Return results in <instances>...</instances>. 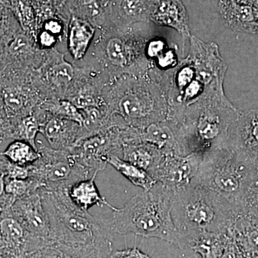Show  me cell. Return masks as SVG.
<instances>
[{"instance_id":"1","label":"cell","mask_w":258,"mask_h":258,"mask_svg":"<svg viewBox=\"0 0 258 258\" xmlns=\"http://www.w3.org/2000/svg\"><path fill=\"white\" fill-rule=\"evenodd\" d=\"M186 57L174 69L164 71L162 89L169 114L176 122L190 107L204 101L226 98L224 82L227 64L215 42L191 35Z\"/></svg>"},{"instance_id":"2","label":"cell","mask_w":258,"mask_h":258,"mask_svg":"<svg viewBox=\"0 0 258 258\" xmlns=\"http://www.w3.org/2000/svg\"><path fill=\"white\" fill-rule=\"evenodd\" d=\"M174 195V190L157 182L152 189L136 195L123 208L113 211V233L154 237L186 249L171 215Z\"/></svg>"},{"instance_id":"3","label":"cell","mask_w":258,"mask_h":258,"mask_svg":"<svg viewBox=\"0 0 258 258\" xmlns=\"http://www.w3.org/2000/svg\"><path fill=\"white\" fill-rule=\"evenodd\" d=\"M38 191L48 217L52 245H96L113 251L111 222L91 216L76 206L68 191H50L44 187Z\"/></svg>"},{"instance_id":"4","label":"cell","mask_w":258,"mask_h":258,"mask_svg":"<svg viewBox=\"0 0 258 258\" xmlns=\"http://www.w3.org/2000/svg\"><path fill=\"white\" fill-rule=\"evenodd\" d=\"M240 110L228 98L204 101L187 108L176 122L188 154L231 148Z\"/></svg>"},{"instance_id":"5","label":"cell","mask_w":258,"mask_h":258,"mask_svg":"<svg viewBox=\"0 0 258 258\" xmlns=\"http://www.w3.org/2000/svg\"><path fill=\"white\" fill-rule=\"evenodd\" d=\"M171 215L186 249L187 240L198 232L227 233L237 213L211 190L192 184L174 191Z\"/></svg>"},{"instance_id":"6","label":"cell","mask_w":258,"mask_h":258,"mask_svg":"<svg viewBox=\"0 0 258 258\" xmlns=\"http://www.w3.org/2000/svg\"><path fill=\"white\" fill-rule=\"evenodd\" d=\"M252 170V164L244 160L235 149H215L203 154L192 184L211 190L231 205L237 215Z\"/></svg>"},{"instance_id":"7","label":"cell","mask_w":258,"mask_h":258,"mask_svg":"<svg viewBox=\"0 0 258 258\" xmlns=\"http://www.w3.org/2000/svg\"><path fill=\"white\" fill-rule=\"evenodd\" d=\"M38 160L30 166V178L50 191H68L78 181L91 178L88 169L80 164L72 149L37 147Z\"/></svg>"},{"instance_id":"8","label":"cell","mask_w":258,"mask_h":258,"mask_svg":"<svg viewBox=\"0 0 258 258\" xmlns=\"http://www.w3.org/2000/svg\"><path fill=\"white\" fill-rule=\"evenodd\" d=\"M121 131L117 133L96 134L83 139L71 149L81 165L92 175L98 174L106 169L112 156L122 157Z\"/></svg>"},{"instance_id":"9","label":"cell","mask_w":258,"mask_h":258,"mask_svg":"<svg viewBox=\"0 0 258 258\" xmlns=\"http://www.w3.org/2000/svg\"><path fill=\"white\" fill-rule=\"evenodd\" d=\"M203 155L191 153L186 156L164 154L151 176L169 189H182L192 184Z\"/></svg>"},{"instance_id":"10","label":"cell","mask_w":258,"mask_h":258,"mask_svg":"<svg viewBox=\"0 0 258 258\" xmlns=\"http://www.w3.org/2000/svg\"><path fill=\"white\" fill-rule=\"evenodd\" d=\"M1 217H13L34 238L47 246L52 245L48 217L38 190L19 199L9 212Z\"/></svg>"},{"instance_id":"11","label":"cell","mask_w":258,"mask_h":258,"mask_svg":"<svg viewBox=\"0 0 258 258\" xmlns=\"http://www.w3.org/2000/svg\"><path fill=\"white\" fill-rule=\"evenodd\" d=\"M231 148L244 160L258 163V108L240 110L231 135Z\"/></svg>"},{"instance_id":"12","label":"cell","mask_w":258,"mask_h":258,"mask_svg":"<svg viewBox=\"0 0 258 258\" xmlns=\"http://www.w3.org/2000/svg\"><path fill=\"white\" fill-rule=\"evenodd\" d=\"M139 136L140 143L154 146L164 154L188 155L179 126L172 120L155 122L139 128Z\"/></svg>"},{"instance_id":"13","label":"cell","mask_w":258,"mask_h":258,"mask_svg":"<svg viewBox=\"0 0 258 258\" xmlns=\"http://www.w3.org/2000/svg\"><path fill=\"white\" fill-rule=\"evenodd\" d=\"M149 20L158 25L174 29L183 40L191 36L189 15L181 0H157Z\"/></svg>"},{"instance_id":"14","label":"cell","mask_w":258,"mask_h":258,"mask_svg":"<svg viewBox=\"0 0 258 258\" xmlns=\"http://www.w3.org/2000/svg\"><path fill=\"white\" fill-rule=\"evenodd\" d=\"M240 258H258V223L243 214H238L227 231Z\"/></svg>"},{"instance_id":"15","label":"cell","mask_w":258,"mask_h":258,"mask_svg":"<svg viewBox=\"0 0 258 258\" xmlns=\"http://www.w3.org/2000/svg\"><path fill=\"white\" fill-rule=\"evenodd\" d=\"M32 237L12 217H1V258H22Z\"/></svg>"},{"instance_id":"16","label":"cell","mask_w":258,"mask_h":258,"mask_svg":"<svg viewBox=\"0 0 258 258\" xmlns=\"http://www.w3.org/2000/svg\"><path fill=\"white\" fill-rule=\"evenodd\" d=\"M218 8L226 26L235 31L257 35L258 8L230 0L219 1Z\"/></svg>"},{"instance_id":"17","label":"cell","mask_w":258,"mask_h":258,"mask_svg":"<svg viewBox=\"0 0 258 258\" xmlns=\"http://www.w3.org/2000/svg\"><path fill=\"white\" fill-rule=\"evenodd\" d=\"M76 122L53 116L40 124V132L55 149H73L80 141Z\"/></svg>"},{"instance_id":"18","label":"cell","mask_w":258,"mask_h":258,"mask_svg":"<svg viewBox=\"0 0 258 258\" xmlns=\"http://www.w3.org/2000/svg\"><path fill=\"white\" fill-rule=\"evenodd\" d=\"M230 240L227 233L203 231L190 237L186 249H191L200 258H221Z\"/></svg>"},{"instance_id":"19","label":"cell","mask_w":258,"mask_h":258,"mask_svg":"<svg viewBox=\"0 0 258 258\" xmlns=\"http://www.w3.org/2000/svg\"><path fill=\"white\" fill-rule=\"evenodd\" d=\"M96 176L97 174H95L91 178L81 180L73 185L69 190L70 198L76 206L84 211L88 212L92 207L104 205L114 211L117 208L108 203L98 191L95 182Z\"/></svg>"},{"instance_id":"20","label":"cell","mask_w":258,"mask_h":258,"mask_svg":"<svg viewBox=\"0 0 258 258\" xmlns=\"http://www.w3.org/2000/svg\"><path fill=\"white\" fill-rule=\"evenodd\" d=\"M164 154L154 146L141 143L124 146L121 158L123 160L144 169L151 176Z\"/></svg>"},{"instance_id":"21","label":"cell","mask_w":258,"mask_h":258,"mask_svg":"<svg viewBox=\"0 0 258 258\" xmlns=\"http://www.w3.org/2000/svg\"><path fill=\"white\" fill-rule=\"evenodd\" d=\"M92 25L82 19L74 18L70 25L69 47L76 60L82 58L94 36Z\"/></svg>"},{"instance_id":"22","label":"cell","mask_w":258,"mask_h":258,"mask_svg":"<svg viewBox=\"0 0 258 258\" xmlns=\"http://www.w3.org/2000/svg\"><path fill=\"white\" fill-rule=\"evenodd\" d=\"M108 164H111L115 168V170L118 171L132 184L142 188L144 191L152 189L157 183L147 171L131 164L128 161L123 160L118 156H112L110 157L108 159Z\"/></svg>"},{"instance_id":"23","label":"cell","mask_w":258,"mask_h":258,"mask_svg":"<svg viewBox=\"0 0 258 258\" xmlns=\"http://www.w3.org/2000/svg\"><path fill=\"white\" fill-rule=\"evenodd\" d=\"M1 154L12 162L23 166L33 164L40 157L37 149L28 142L22 140H15L12 142Z\"/></svg>"},{"instance_id":"24","label":"cell","mask_w":258,"mask_h":258,"mask_svg":"<svg viewBox=\"0 0 258 258\" xmlns=\"http://www.w3.org/2000/svg\"><path fill=\"white\" fill-rule=\"evenodd\" d=\"M238 214H243L258 222V163L252 164V174Z\"/></svg>"},{"instance_id":"25","label":"cell","mask_w":258,"mask_h":258,"mask_svg":"<svg viewBox=\"0 0 258 258\" xmlns=\"http://www.w3.org/2000/svg\"><path fill=\"white\" fill-rule=\"evenodd\" d=\"M42 184L37 180L8 179L1 176V192L6 193L15 200L35 192L42 188Z\"/></svg>"},{"instance_id":"26","label":"cell","mask_w":258,"mask_h":258,"mask_svg":"<svg viewBox=\"0 0 258 258\" xmlns=\"http://www.w3.org/2000/svg\"><path fill=\"white\" fill-rule=\"evenodd\" d=\"M57 251V258H106L112 251L96 245L73 246L53 244Z\"/></svg>"},{"instance_id":"27","label":"cell","mask_w":258,"mask_h":258,"mask_svg":"<svg viewBox=\"0 0 258 258\" xmlns=\"http://www.w3.org/2000/svg\"><path fill=\"white\" fill-rule=\"evenodd\" d=\"M40 124L38 118L35 115H28L24 117L13 127V136L17 137V140L25 141L37 149L36 137L40 132Z\"/></svg>"},{"instance_id":"28","label":"cell","mask_w":258,"mask_h":258,"mask_svg":"<svg viewBox=\"0 0 258 258\" xmlns=\"http://www.w3.org/2000/svg\"><path fill=\"white\" fill-rule=\"evenodd\" d=\"M134 49L118 37L112 38L107 45V54L113 64L119 67H125L132 63Z\"/></svg>"},{"instance_id":"29","label":"cell","mask_w":258,"mask_h":258,"mask_svg":"<svg viewBox=\"0 0 258 258\" xmlns=\"http://www.w3.org/2000/svg\"><path fill=\"white\" fill-rule=\"evenodd\" d=\"M47 110L58 118L71 120L79 123L82 126L84 117L83 113L79 111L77 107L74 103L66 101H58L50 103L47 106Z\"/></svg>"},{"instance_id":"30","label":"cell","mask_w":258,"mask_h":258,"mask_svg":"<svg viewBox=\"0 0 258 258\" xmlns=\"http://www.w3.org/2000/svg\"><path fill=\"white\" fill-rule=\"evenodd\" d=\"M1 176L8 179H27L30 178V166L18 165L1 154L0 157Z\"/></svg>"},{"instance_id":"31","label":"cell","mask_w":258,"mask_h":258,"mask_svg":"<svg viewBox=\"0 0 258 258\" xmlns=\"http://www.w3.org/2000/svg\"><path fill=\"white\" fill-rule=\"evenodd\" d=\"M74 77V69L72 66L67 62L56 64L51 71V78L57 85H66L71 82Z\"/></svg>"},{"instance_id":"32","label":"cell","mask_w":258,"mask_h":258,"mask_svg":"<svg viewBox=\"0 0 258 258\" xmlns=\"http://www.w3.org/2000/svg\"><path fill=\"white\" fill-rule=\"evenodd\" d=\"M5 106L8 108V113L12 115H18L21 112L24 107V100L18 91L9 89L4 93Z\"/></svg>"},{"instance_id":"33","label":"cell","mask_w":258,"mask_h":258,"mask_svg":"<svg viewBox=\"0 0 258 258\" xmlns=\"http://www.w3.org/2000/svg\"><path fill=\"white\" fill-rule=\"evenodd\" d=\"M155 61L157 67L163 71L174 69L179 62L176 49L170 47L158 57Z\"/></svg>"},{"instance_id":"34","label":"cell","mask_w":258,"mask_h":258,"mask_svg":"<svg viewBox=\"0 0 258 258\" xmlns=\"http://www.w3.org/2000/svg\"><path fill=\"white\" fill-rule=\"evenodd\" d=\"M169 47V45L164 39H152L146 45L145 55L147 58L155 60Z\"/></svg>"},{"instance_id":"35","label":"cell","mask_w":258,"mask_h":258,"mask_svg":"<svg viewBox=\"0 0 258 258\" xmlns=\"http://www.w3.org/2000/svg\"><path fill=\"white\" fill-rule=\"evenodd\" d=\"M9 50L14 55L26 54L30 50V44L28 37L23 35H20L15 37L10 44Z\"/></svg>"},{"instance_id":"36","label":"cell","mask_w":258,"mask_h":258,"mask_svg":"<svg viewBox=\"0 0 258 258\" xmlns=\"http://www.w3.org/2000/svg\"><path fill=\"white\" fill-rule=\"evenodd\" d=\"M106 258H152L137 247L112 251Z\"/></svg>"},{"instance_id":"37","label":"cell","mask_w":258,"mask_h":258,"mask_svg":"<svg viewBox=\"0 0 258 258\" xmlns=\"http://www.w3.org/2000/svg\"><path fill=\"white\" fill-rule=\"evenodd\" d=\"M74 104L78 108L85 109V108H90V107H96V101L90 95H82L76 98L75 100Z\"/></svg>"},{"instance_id":"38","label":"cell","mask_w":258,"mask_h":258,"mask_svg":"<svg viewBox=\"0 0 258 258\" xmlns=\"http://www.w3.org/2000/svg\"><path fill=\"white\" fill-rule=\"evenodd\" d=\"M45 30L50 32L52 35H58L62 30V25L60 22L55 20H47L44 25Z\"/></svg>"},{"instance_id":"39","label":"cell","mask_w":258,"mask_h":258,"mask_svg":"<svg viewBox=\"0 0 258 258\" xmlns=\"http://www.w3.org/2000/svg\"><path fill=\"white\" fill-rule=\"evenodd\" d=\"M40 42L42 46L45 47H50L55 44V35H52L50 32L44 30L40 35Z\"/></svg>"},{"instance_id":"40","label":"cell","mask_w":258,"mask_h":258,"mask_svg":"<svg viewBox=\"0 0 258 258\" xmlns=\"http://www.w3.org/2000/svg\"><path fill=\"white\" fill-rule=\"evenodd\" d=\"M221 258H240L237 247H236L235 244H234L233 241L232 240L231 237L230 242L227 244V247H226L225 252L222 254Z\"/></svg>"},{"instance_id":"41","label":"cell","mask_w":258,"mask_h":258,"mask_svg":"<svg viewBox=\"0 0 258 258\" xmlns=\"http://www.w3.org/2000/svg\"><path fill=\"white\" fill-rule=\"evenodd\" d=\"M219 1H223V0H219ZM230 1L237 4L249 5V6L258 8V0H230Z\"/></svg>"},{"instance_id":"42","label":"cell","mask_w":258,"mask_h":258,"mask_svg":"<svg viewBox=\"0 0 258 258\" xmlns=\"http://www.w3.org/2000/svg\"><path fill=\"white\" fill-rule=\"evenodd\" d=\"M186 252L184 253L181 254L178 258H191L192 255V251L190 249H184Z\"/></svg>"},{"instance_id":"43","label":"cell","mask_w":258,"mask_h":258,"mask_svg":"<svg viewBox=\"0 0 258 258\" xmlns=\"http://www.w3.org/2000/svg\"><path fill=\"white\" fill-rule=\"evenodd\" d=\"M191 258H200V257H199L198 254H197L196 253H195V252H193L192 256H191Z\"/></svg>"},{"instance_id":"44","label":"cell","mask_w":258,"mask_h":258,"mask_svg":"<svg viewBox=\"0 0 258 258\" xmlns=\"http://www.w3.org/2000/svg\"><path fill=\"white\" fill-rule=\"evenodd\" d=\"M257 35H258V13H257Z\"/></svg>"}]
</instances>
